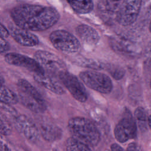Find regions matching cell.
Wrapping results in <instances>:
<instances>
[{
    "label": "cell",
    "mask_w": 151,
    "mask_h": 151,
    "mask_svg": "<svg viewBox=\"0 0 151 151\" xmlns=\"http://www.w3.org/2000/svg\"><path fill=\"white\" fill-rule=\"evenodd\" d=\"M111 151H125L117 143H113L110 146Z\"/></svg>",
    "instance_id": "28"
},
{
    "label": "cell",
    "mask_w": 151,
    "mask_h": 151,
    "mask_svg": "<svg viewBox=\"0 0 151 151\" xmlns=\"http://www.w3.org/2000/svg\"><path fill=\"white\" fill-rule=\"evenodd\" d=\"M113 1H119V0H113Z\"/></svg>",
    "instance_id": "32"
},
{
    "label": "cell",
    "mask_w": 151,
    "mask_h": 151,
    "mask_svg": "<svg viewBox=\"0 0 151 151\" xmlns=\"http://www.w3.org/2000/svg\"><path fill=\"white\" fill-rule=\"evenodd\" d=\"M73 9L78 14H85L93 9L92 0H67Z\"/></svg>",
    "instance_id": "17"
},
{
    "label": "cell",
    "mask_w": 151,
    "mask_h": 151,
    "mask_svg": "<svg viewBox=\"0 0 151 151\" xmlns=\"http://www.w3.org/2000/svg\"><path fill=\"white\" fill-rule=\"evenodd\" d=\"M110 44L114 51L123 55L134 57L139 52L132 42L122 37H113L110 40Z\"/></svg>",
    "instance_id": "14"
},
{
    "label": "cell",
    "mask_w": 151,
    "mask_h": 151,
    "mask_svg": "<svg viewBox=\"0 0 151 151\" xmlns=\"http://www.w3.org/2000/svg\"><path fill=\"white\" fill-rule=\"evenodd\" d=\"M126 151H143L140 145L136 142H132L129 144Z\"/></svg>",
    "instance_id": "26"
},
{
    "label": "cell",
    "mask_w": 151,
    "mask_h": 151,
    "mask_svg": "<svg viewBox=\"0 0 151 151\" xmlns=\"http://www.w3.org/2000/svg\"><path fill=\"white\" fill-rule=\"evenodd\" d=\"M53 46L59 51L67 53H76L80 50V42L76 37L64 30H56L50 35Z\"/></svg>",
    "instance_id": "5"
},
{
    "label": "cell",
    "mask_w": 151,
    "mask_h": 151,
    "mask_svg": "<svg viewBox=\"0 0 151 151\" xmlns=\"http://www.w3.org/2000/svg\"><path fill=\"white\" fill-rule=\"evenodd\" d=\"M147 120H148L149 126V127H150V130H151V114L149 116Z\"/></svg>",
    "instance_id": "30"
},
{
    "label": "cell",
    "mask_w": 151,
    "mask_h": 151,
    "mask_svg": "<svg viewBox=\"0 0 151 151\" xmlns=\"http://www.w3.org/2000/svg\"><path fill=\"white\" fill-rule=\"evenodd\" d=\"M150 87H151V80H150Z\"/></svg>",
    "instance_id": "33"
},
{
    "label": "cell",
    "mask_w": 151,
    "mask_h": 151,
    "mask_svg": "<svg viewBox=\"0 0 151 151\" xmlns=\"http://www.w3.org/2000/svg\"><path fill=\"white\" fill-rule=\"evenodd\" d=\"M0 151H13L6 143L1 141Z\"/></svg>",
    "instance_id": "29"
},
{
    "label": "cell",
    "mask_w": 151,
    "mask_h": 151,
    "mask_svg": "<svg viewBox=\"0 0 151 151\" xmlns=\"http://www.w3.org/2000/svg\"><path fill=\"white\" fill-rule=\"evenodd\" d=\"M1 133L4 136H9L12 132V127L5 115H1Z\"/></svg>",
    "instance_id": "21"
},
{
    "label": "cell",
    "mask_w": 151,
    "mask_h": 151,
    "mask_svg": "<svg viewBox=\"0 0 151 151\" xmlns=\"http://www.w3.org/2000/svg\"><path fill=\"white\" fill-rule=\"evenodd\" d=\"M107 68L108 71L115 80L122 79L125 74L124 70L119 66H109Z\"/></svg>",
    "instance_id": "23"
},
{
    "label": "cell",
    "mask_w": 151,
    "mask_h": 151,
    "mask_svg": "<svg viewBox=\"0 0 151 151\" xmlns=\"http://www.w3.org/2000/svg\"><path fill=\"white\" fill-rule=\"evenodd\" d=\"M9 31L15 41L21 45L33 47L38 44L39 41L37 37L27 29L20 28L17 25H10Z\"/></svg>",
    "instance_id": "12"
},
{
    "label": "cell",
    "mask_w": 151,
    "mask_h": 151,
    "mask_svg": "<svg viewBox=\"0 0 151 151\" xmlns=\"http://www.w3.org/2000/svg\"><path fill=\"white\" fill-rule=\"evenodd\" d=\"M50 74H34L33 77L35 81L50 91L62 95L65 93V90L61 84Z\"/></svg>",
    "instance_id": "13"
},
{
    "label": "cell",
    "mask_w": 151,
    "mask_h": 151,
    "mask_svg": "<svg viewBox=\"0 0 151 151\" xmlns=\"http://www.w3.org/2000/svg\"><path fill=\"white\" fill-rule=\"evenodd\" d=\"M76 32L83 42L90 45H96L100 40L98 32L93 28L87 25H79L76 28Z\"/></svg>",
    "instance_id": "16"
},
{
    "label": "cell",
    "mask_w": 151,
    "mask_h": 151,
    "mask_svg": "<svg viewBox=\"0 0 151 151\" xmlns=\"http://www.w3.org/2000/svg\"><path fill=\"white\" fill-rule=\"evenodd\" d=\"M0 32H1V37H2L4 38H7L9 35V31H8L4 25L2 24H1V28H0Z\"/></svg>",
    "instance_id": "27"
},
{
    "label": "cell",
    "mask_w": 151,
    "mask_h": 151,
    "mask_svg": "<svg viewBox=\"0 0 151 151\" xmlns=\"http://www.w3.org/2000/svg\"><path fill=\"white\" fill-rule=\"evenodd\" d=\"M142 0H123L118 8L116 21L122 25L127 26L137 19Z\"/></svg>",
    "instance_id": "8"
},
{
    "label": "cell",
    "mask_w": 151,
    "mask_h": 151,
    "mask_svg": "<svg viewBox=\"0 0 151 151\" xmlns=\"http://www.w3.org/2000/svg\"><path fill=\"white\" fill-rule=\"evenodd\" d=\"M16 130L32 143L37 142L40 139V130L36 124L29 117L24 114L17 115L13 119Z\"/></svg>",
    "instance_id": "10"
},
{
    "label": "cell",
    "mask_w": 151,
    "mask_h": 151,
    "mask_svg": "<svg viewBox=\"0 0 151 151\" xmlns=\"http://www.w3.org/2000/svg\"><path fill=\"white\" fill-rule=\"evenodd\" d=\"M4 58L8 64L25 68L34 74H44L45 73V70L35 58L15 52L7 53Z\"/></svg>",
    "instance_id": "11"
},
{
    "label": "cell",
    "mask_w": 151,
    "mask_h": 151,
    "mask_svg": "<svg viewBox=\"0 0 151 151\" xmlns=\"http://www.w3.org/2000/svg\"><path fill=\"white\" fill-rule=\"evenodd\" d=\"M0 51L1 53L8 51L10 48L9 43L2 37L0 38Z\"/></svg>",
    "instance_id": "25"
},
{
    "label": "cell",
    "mask_w": 151,
    "mask_h": 151,
    "mask_svg": "<svg viewBox=\"0 0 151 151\" xmlns=\"http://www.w3.org/2000/svg\"><path fill=\"white\" fill-rule=\"evenodd\" d=\"M114 1L107 0L103 1L101 4L99 5V9L103 14L104 18H111V17L115 15L117 17V13L118 11L117 6L116 4H114Z\"/></svg>",
    "instance_id": "19"
},
{
    "label": "cell",
    "mask_w": 151,
    "mask_h": 151,
    "mask_svg": "<svg viewBox=\"0 0 151 151\" xmlns=\"http://www.w3.org/2000/svg\"><path fill=\"white\" fill-rule=\"evenodd\" d=\"M134 114L135 119L139 123V126L141 128L146 122V112L145 110L142 107H138L136 109Z\"/></svg>",
    "instance_id": "22"
},
{
    "label": "cell",
    "mask_w": 151,
    "mask_h": 151,
    "mask_svg": "<svg viewBox=\"0 0 151 151\" xmlns=\"http://www.w3.org/2000/svg\"><path fill=\"white\" fill-rule=\"evenodd\" d=\"M59 80L77 101L84 103L88 99V94L81 81L74 74L64 70L58 74Z\"/></svg>",
    "instance_id": "6"
},
{
    "label": "cell",
    "mask_w": 151,
    "mask_h": 151,
    "mask_svg": "<svg viewBox=\"0 0 151 151\" xmlns=\"http://www.w3.org/2000/svg\"><path fill=\"white\" fill-rule=\"evenodd\" d=\"M149 30H150V32H151V22H150V25H149Z\"/></svg>",
    "instance_id": "31"
},
{
    "label": "cell",
    "mask_w": 151,
    "mask_h": 151,
    "mask_svg": "<svg viewBox=\"0 0 151 151\" xmlns=\"http://www.w3.org/2000/svg\"><path fill=\"white\" fill-rule=\"evenodd\" d=\"M0 100L1 103L13 105L17 104L19 99V97L14 92L5 85L1 84L0 90Z\"/></svg>",
    "instance_id": "18"
},
{
    "label": "cell",
    "mask_w": 151,
    "mask_h": 151,
    "mask_svg": "<svg viewBox=\"0 0 151 151\" xmlns=\"http://www.w3.org/2000/svg\"><path fill=\"white\" fill-rule=\"evenodd\" d=\"M1 107L2 110H4L5 113H8L9 116H12L13 117V119L17 116L15 109L14 107H12L11 105L1 103Z\"/></svg>",
    "instance_id": "24"
},
{
    "label": "cell",
    "mask_w": 151,
    "mask_h": 151,
    "mask_svg": "<svg viewBox=\"0 0 151 151\" xmlns=\"http://www.w3.org/2000/svg\"><path fill=\"white\" fill-rule=\"evenodd\" d=\"M68 129L72 137L90 147L96 146L100 140V133L96 126L89 119L83 117L71 118Z\"/></svg>",
    "instance_id": "2"
},
{
    "label": "cell",
    "mask_w": 151,
    "mask_h": 151,
    "mask_svg": "<svg viewBox=\"0 0 151 151\" xmlns=\"http://www.w3.org/2000/svg\"><path fill=\"white\" fill-rule=\"evenodd\" d=\"M40 132L44 140L50 142L59 140L63 134L62 130L58 126L50 122L41 123Z\"/></svg>",
    "instance_id": "15"
},
{
    "label": "cell",
    "mask_w": 151,
    "mask_h": 151,
    "mask_svg": "<svg viewBox=\"0 0 151 151\" xmlns=\"http://www.w3.org/2000/svg\"><path fill=\"white\" fill-rule=\"evenodd\" d=\"M114 134L116 140L120 143H125L136 137L137 134L136 123L129 111L124 112V116L115 126Z\"/></svg>",
    "instance_id": "7"
},
{
    "label": "cell",
    "mask_w": 151,
    "mask_h": 151,
    "mask_svg": "<svg viewBox=\"0 0 151 151\" xmlns=\"http://www.w3.org/2000/svg\"><path fill=\"white\" fill-rule=\"evenodd\" d=\"M17 85L19 99L24 106L37 113H43L46 110L47 105L42 96L29 81L19 79Z\"/></svg>",
    "instance_id": "3"
},
{
    "label": "cell",
    "mask_w": 151,
    "mask_h": 151,
    "mask_svg": "<svg viewBox=\"0 0 151 151\" xmlns=\"http://www.w3.org/2000/svg\"><path fill=\"white\" fill-rule=\"evenodd\" d=\"M65 147L66 151H92L90 146L73 137L67 140Z\"/></svg>",
    "instance_id": "20"
},
{
    "label": "cell",
    "mask_w": 151,
    "mask_h": 151,
    "mask_svg": "<svg viewBox=\"0 0 151 151\" xmlns=\"http://www.w3.org/2000/svg\"><path fill=\"white\" fill-rule=\"evenodd\" d=\"M79 77L85 85L97 92L108 94L112 90L111 80L104 73L97 71L86 70L80 72Z\"/></svg>",
    "instance_id": "4"
},
{
    "label": "cell",
    "mask_w": 151,
    "mask_h": 151,
    "mask_svg": "<svg viewBox=\"0 0 151 151\" xmlns=\"http://www.w3.org/2000/svg\"><path fill=\"white\" fill-rule=\"evenodd\" d=\"M11 17L18 27L32 31H44L60 19L58 12L51 6L24 4L14 7Z\"/></svg>",
    "instance_id": "1"
},
{
    "label": "cell",
    "mask_w": 151,
    "mask_h": 151,
    "mask_svg": "<svg viewBox=\"0 0 151 151\" xmlns=\"http://www.w3.org/2000/svg\"><path fill=\"white\" fill-rule=\"evenodd\" d=\"M34 58L50 74L58 76L62 71L66 70L64 63L58 56L49 51L38 50L34 54Z\"/></svg>",
    "instance_id": "9"
}]
</instances>
